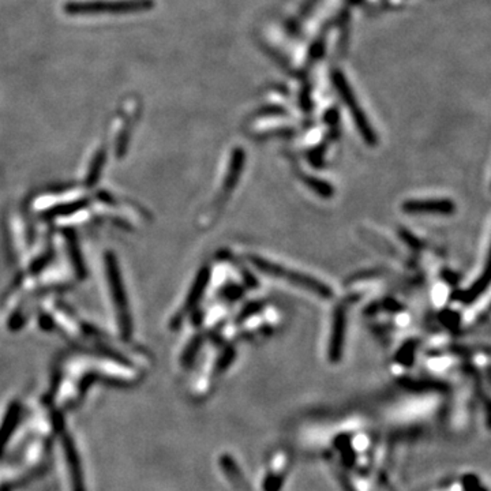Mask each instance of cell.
Instances as JSON below:
<instances>
[{
	"mask_svg": "<svg viewBox=\"0 0 491 491\" xmlns=\"http://www.w3.org/2000/svg\"><path fill=\"white\" fill-rule=\"evenodd\" d=\"M242 294H243L242 288H239V287H236V285H231V287H228V288L224 291V295H225L228 299H231V300L239 299V297L242 296Z\"/></svg>",
	"mask_w": 491,
	"mask_h": 491,
	"instance_id": "obj_23",
	"label": "cell"
},
{
	"mask_svg": "<svg viewBox=\"0 0 491 491\" xmlns=\"http://www.w3.org/2000/svg\"><path fill=\"white\" fill-rule=\"evenodd\" d=\"M247 258L255 269L260 270L265 276L274 277L278 280H284L295 287H297L303 291H307L310 294L316 295L325 300H329L333 297V290L328 284H325L323 281H321L313 276L304 274V273L297 271V270L288 269L285 267L270 262L268 260L257 257V255H248Z\"/></svg>",
	"mask_w": 491,
	"mask_h": 491,
	"instance_id": "obj_2",
	"label": "cell"
},
{
	"mask_svg": "<svg viewBox=\"0 0 491 491\" xmlns=\"http://www.w3.org/2000/svg\"><path fill=\"white\" fill-rule=\"evenodd\" d=\"M210 277H212V270H210L209 267H203L202 269L198 271V274H196V278H194V281H193V284H191V287L189 290V294H187L183 304H182V309L179 311H176L171 318V326L177 328L186 314H189V313L196 310L198 303L201 302L202 296H203L208 285H209Z\"/></svg>",
	"mask_w": 491,
	"mask_h": 491,
	"instance_id": "obj_5",
	"label": "cell"
},
{
	"mask_svg": "<svg viewBox=\"0 0 491 491\" xmlns=\"http://www.w3.org/2000/svg\"><path fill=\"white\" fill-rule=\"evenodd\" d=\"M302 179H303L304 184L310 190H313L316 194H318L322 198H332V196L335 194V190H333L332 184L325 182V180H322V179L314 177V176H303Z\"/></svg>",
	"mask_w": 491,
	"mask_h": 491,
	"instance_id": "obj_15",
	"label": "cell"
},
{
	"mask_svg": "<svg viewBox=\"0 0 491 491\" xmlns=\"http://www.w3.org/2000/svg\"><path fill=\"white\" fill-rule=\"evenodd\" d=\"M323 51H325V41H323V36H322L317 41L313 43L311 48L309 51V65L319 60L323 55Z\"/></svg>",
	"mask_w": 491,
	"mask_h": 491,
	"instance_id": "obj_18",
	"label": "cell"
},
{
	"mask_svg": "<svg viewBox=\"0 0 491 491\" xmlns=\"http://www.w3.org/2000/svg\"><path fill=\"white\" fill-rule=\"evenodd\" d=\"M345 328H347V311L344 306H339L335 310L330 342H329V361L332 363H339L342 361L344 342H345Z\"/></svg>",
	"mask_w": 491,
	"mask_h": 491,
	"instance_id": "obj_7",
	"label": "cell"
},
{
	"mask_svg": "<svg viewBox=\"0 0 491 491\" xmlns=\"http://www.w3.org/2000/svg\"><path fill=\"white\" fill-rule=\"evenodd\" d=\"M222 468H224L225 473L228 475V478L231 479L232 485L236 487V490L250 491L247 483H246V479L243 478V475H242V472L238 469V466L234 463L232 457L225 456V457L222 459Z\"/></svg>",
	"mask_w": 491,
	"mask_h": 491,
	"instance_id": "obj_14",
	"label": "cell"
},
{
	"mask_svg": "<svg viewBox=\"0 0 491 491\" xmlns=\"http://www.w3.org/2000/svg\"><path fill=\"white\" fill-rule=\"evenodd\" d=\"M246 153L242 147H235L229 160V166L225 173L224 182H222V193L225 196L231 194L234 191V189L236 187L242 172L245 168Z\"/></svg>",
	"mask_w": 491,
	"mask_h": 491,
	"instance_id": "obj_9",
	"label": "cell"
},
{
	"mask_svg": "<svg viewBox=\"0 0 491 491\" xmlns=\"http://www.w3.org/2000/svg\"><path fill=\"white\" fill-rule=\"evenodd\" d=\"M339 118H340V114H339V111H337L336 108L328 109V111L325 112V116H323L325 123L329 124V126H336V124L339 123Z\"/></svg>",
	"mask_w": 491,
	"mask_h": 491,
	"instance_id": "obj_20",
	"label": "cell"
},
{
	"mask_svg": "<svg viewBox=\"0 0 491 491\" xmlns=\"http://www.w3.org/2000/svg\"><path fill=\"white\" fill-rule=\"evenodd\" d=\"M261 303H250V304H247L246 306L245 309L239 313V317H238V321H245L246 318H248V317H251L253 314H255V313H258L260 310H261Z\"/></svg>",
	"mask_w": 491,
	"mask_h": 491,
	"instance_id": "obj_19",
	"label": "cell"
},
{
	"mask_svg": "<svg viewBox=\"0 0 491 491\" xmlns=\"http://www.w3.org/2000/svg\"><path fill=\"white\" fill-rule=\"evenodd\" d=\"M401 209L410 215H452L456 205L450 199H410L403 203Z\"/></svg>",
	"mask_w": 491,
	"mask_h": 491,
	"instance_id": "obj_6",
	"label": "cell"
},
{
	"mask_svg": "<svg viewBox=\"0 0 491 491\" xmlns=\"http://www.w3.org/2000/svg\"><path fill=\"white\" fill-rule=\"evenodd\" d=\"M234 359H235V349H234L232 347H229V348L224 349V351L221 352V355L219 356L217 362H216V371H217V372H222V371H225L227 368H229V366L232 365Z\"/></svg>",
	"mask_w": 491,
	"mask_h": 491,
	"instance_id": "obj_17",
	"label": "cell"
},
{
	"mask_svg": "<svg viewBox=\"0 0 491 491\" xmlns=\"http://www.w3.org/2000/svg\"><path fill=\"white\" fill-rule=\"evenodd\" d=\"M202 344H203V336L202 335H196L193 336L189 343L186 344L184 349L182 351V355H180V365L183 368H189L194 363L201 348H202Z\"/></svg>",
	"mask_w": 491,
	"mask_h": 491,
	"instance_id": "obj_13",
	"label": "cell"
},
{
	"mask_svg": "<svg viewBox=\"0 0 491 491\" xmlns=\"http://www.w3.org/2000/svg\"><path fill=\"white\" fill-rule=\"evenodd\" d=\"M415 352H417V343H415L414 340L407 342V343L401 347V349L398 351L396 359H397V362H400L401 365L410 366V365L414 362Z\"/></svg>",
	"mask_w": 491,
	"mask_h": 491,
	"instance_id": "obj_16",
	"label": "cell"
},
{
	"mask_svg": "<svg viewBox=\"0 0 491 491\" xmlns=\"http://www.w3.org/2000/svg\"><path fill=\"white\" fill-rule=\"evenodd\" d=\"M138 112L140 109H131L128 111L127 115H124V121L122 126L119 127V131L115 137V144H114V154L118 160L123 159L128 150L131 134H133L135 122L138 119Z\"/></svg>",
	"mask_w": 491,
	"mask_h": 491,
	"instance_id": "obj_10",
	"label": "cell"
},
{
	"mask_svg": "<svg viewBox=\"0 0 491 491\" xmlns=\"http://www.w3.org/2000/svg\"><path fill=\"white\" fill-rule=\"evenodd\" d=\"M400 236L403 238V241H405L407 245L411 246L412 248H419L420 247L419 239H417V236H414L411 232H408L405 229H401L400 231Z\"/></svg>",
	"mask_w": 491,
	"mask_h": 491,
	"instance_id": "obj_21",
	"label": "cell"
},
{
	"mask_svg": "<svg viewBox=\"0 0 491 491\" xmlns=\"http://www.w3.org/2000/svg\"><path fill=\"white\" fill-rule=\"evenodd\" d=\"M100 292L111 332L119 342L130 343L134 335L130 299L122 268L111 250H105L100 258Z\"/></svg>",
	"mask_w": 491,
	"mask_h": 491,
	"instance_id": "obj_1",
	"label": "cell"
},
{
	"mask_svg": "<svg viewBox=\"0 0 491 491\" xmlns=\"http://www.w3.org/2000/svg\"><path fill=\"white\" fill-rule=\"evenodd\" d=\"M107 147H98L93 150L92 156L89 157L88 163L83 167V171L79 175V184L86 189H93L101 179V175L104 171L105 163H107Z\"/></svg>",
	"mask_w": 491,
	"mask_h": 491,
	"instance_id": "obj_8",
	"label": "cell"
},
{
	"mask_svg": "<svg viewBox=\"0 0 491 491\" xmlns=\"http://www.w3.org/2000/svg\"><path fill=\"white\" fill-rule=\"evenodd\" d=\"M154 7V0H88L67 1L63 11L67 15H126L147 13Z\"/></svg>",
	"mask_w": 491,
	"mask_h": 491,
	"instance_id": "obj_3",
	"label": "cell"
},
{
	"mask_svg": "<svg viewBox=\"0 0 491 491\" xmlns=\"http://www.w3.org/2000/svg\"><path fill=\"white\" fill-rule=\"evenodd\" d=\"M65 449L69 457V464L72 468V478H73L74 491H83V482H82V472H81V466L78 462V456L76 452L74 449L73 442L69 438H66L65 441Z\"/></svg>",
	"mask_w": 491,
	"mask_h": 491,
	"instance_id": "obj_12",
	"label": "cell"
},
{
	"mask_svg": "<svg viewBox=\"0 0 491 491\" xmlns=\"http://www.w3.org/2000/svg\"><path fill=\"white\" fill-rule=\"evenodd\" d=\"M317 1H318V0H306L304 6H303V8H302V14H303V15L309 14V13L313 10V7L317 4Z\"/></svg>",
	"mask_w": 491,
	"mask_h": 491,
	"instance_id": "obj_24",
	"label": "cell"
},
{
	"mask_svg": "<svg viewBox=\"0 0 491 491\" xmlns=\"http://www.w3.org/2000/svg\"><path fill=\"white\" fill-rule=\"evenodd\" d=\"M283 486V479L281 478H268L265 482V490L278 491Z\"/></svg>",
	"mask_w": 491,
	"mask_h": 491,
	"instance_id": "obj_22",
	"label": "cell"
},
{
	"mask_svg": "<svg viewBox=\"0 0 491 491\" xmlns=\"http://www.w3.org/2000/svg\"><path fill=\"white\" fill-rule=\"evenodd\" d=\"M332 82L336 88V90L339 92V95L343 98L344 104L347 105V108L349 109L355 126L359 130V134L362 135V138L365 140V142L368 147H375L378 142V137L374 131V128L371 127V124L368 123V116L365 115V112L362 111V108L359 107L356 97L351 89V86L348 85L345 76L340 70H333L332 72Z\"/></svg>",
	"mask_w": 491,
	"mask_h": 491,
	"instance_id": "obj_4",
	"label": "cell"
},
{
	"mask_svg": "<svg viewBox=\"0 0 491 491\" xmlns=\"http://www.w3.org/2000/svg\"><path fill=\"white\" fill-rule=\"evenodd\" d=\"M487 287H489V270L486 269L483 271V274L473 283L471 288L460 292V296H457V300L464 304H469L483 294L487 290Z\"/></svg>",
	"mask_w": 491,
	"mask_h": 491,
	"instance_id": "obj_11",
	"label": "cell"
}]
</instances>
